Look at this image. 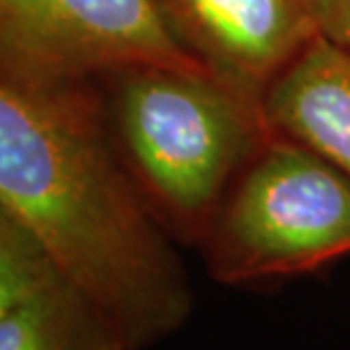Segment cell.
Listing matches in <instances>:
<instances>
[{"label": "cell", "instance_id": "6da1fadb", "mask_svg": "<svg viewBox=\"0 0 350 350\" xmlns=\"http://www.w3.org/2000/svg\"><path fill=\"white\" fill-rule=\"evenodd\" d=\"M0 206L91 299L122 350L154 348L188 323V271L111 143L95 81L0 77Z\"/></svg>", "mask_w": 350, "mask_h": 350}, {"label": "cell", "instance_id": "7a4b0ae2", "mask_svg": "<svg viewBox=\"0 0 350 350\" xmlns=\"http://www.w3.org/2000/svg\"><path fill=\"white\" fill-rule=\"evenodd\" d=\"M102 120L159 221L199 242L233 176L269 136L262 107L211 75L126 66L95 77Z\"/></svg>", "mask_w": 350, "mask_h": 350}, {"label": "cell", "instance_id": "3957f363", "mask_svg": "<svg viewBox=\"0 0 350 350\" xmlns=\"http://www.w3.org/2000/svg\"><path fill=\"white\" fill-rule=\"evenodd\" d=\"M199 244L221 285L314 273L350 256V176L269 133Z\"/></svg>", "mask_w": 350, "mask_h": 350}, {"label": "cell", "instance_id": "277c9868", "mask_svg": "<svg viewBox=\"0 0 350 350\" xmlns=\"http://www.w3.org/2000/svg\"><path fill=\"white\" fill-rule=\"evenodd\" d=\"M126 66L217 77L176 39L159 0H0V77L86 84Z\"/></svg>", "mask_w": 350, "mask_h": 350}, {"label": "cell", "instance_id": "5b68a950", "mask_svg": "<svg viewBox=\"0 0 350 350\" xmlns=\"http://www.w3.org/2000/svg\"><path fill=\"white\" fill-rule=\"evenodd\" d=\"M176 39L221 81L262 102L319 34L308 0H159Z\"/></svg>", "mask_w": 350, "mask_h": 350}, {"label": "cell", "instance_id": "8992f818", "mask_svg": "<svg viewBox=\"0 0 350 350\" xmlns=\"http://www.w3.org/2000/svg\"><path fill=\"white\" fill-rule=\"evenodd\" d=\"M271 133L292 138L350 176V52L317 34L262 95Z\"/></svg>", "mask_w": 350, "mask_h": 350}, {"label": "cell", "instance_id": "52a82bcc", "mask_svg": "<svg viewBox=\"0 0 350 350\" xmlns=\"http://www.w3.org/2000/svg\"><path fill=\"white\" fill-rule=\"evenodd\" d=\"M0 350H122L91 299L57 273L0 323Z\"/></svg>", "mask_w": 350, "mask_h": 350}, {"label": "cell", "instance_id": "ba28073f", "mask_svg": "<svg viewBox=\"0 0 350 350\" xmlns=\"http://www.w3.org/2000/svg\"><path fill=\"white\" fill-rule=\"evenodd\" d=\"M57 273L36 237L0 206V323Z\"/></svg>", "mask_w": 350, "mask_h": 350}, {"label": "cell", "instance_id": "9c48e42d", "mask_svg": "<svg viewBox=\"0 0 350 350\" xmlns=\"http://www.w3.org/2000/svg\"><path fill=\"white\" fill-rule=\"evenodd\" d=\"M317 32L350 52V0H308Z\"/></svg>", "mask_w": 350, "mask_h": 350}]
</instances>
